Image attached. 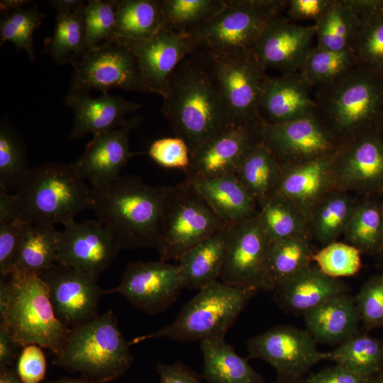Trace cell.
<instances>
[{
  "mask_svg": "<svg viewBox=\"0 0 383 383\" xmlns=\"http://www.w3.org/2000/svg\"><path fill=\"white\" fill-rule=\"evenodd\" d=\"M288 0H227L224 7L189 33L213 55L253 53L268 23L287 9Z\"/></svg>",
  "mask_w": 383,
  "mask_h": 383,
  "instance_id": "obj_8",
  "label": "cell"
},
{
  "mask_svg": "<svg viewBox=\"0 0 383 383\" xmlns=\"http://www.w3.org/2000/svg\"><path fill=\"white\" fill-rule=\"evenodd\" d=\"M272 383H305V379L283 375H277V377Z\"/></svg>",
  "mask_w": 383,
  "mask_h": 383,
  "instance_id": "obj_61",
  "label": "cell"
},
{
  "mask_svg": "<svg viewBox=\"0 0 383 383\" xmlns=\"http://www.w3.org/2000/svg\"><path fill=\"white\" fill-rule=\"evenodd\" d=\"M335 152L299 165L281 167L275 193L292 201L309 218L316 203L335 189L333 170Z\"/></svg>",
  "mask_w": 383,
  "mask_h": 383,
  "instance_id": "obj_25",
  "label": "cell"
},
{
  "mask_svg": "<svg viewBox=\"0 0 383 383\" xmlns=\"http://www.w3.org/2000/svg\"><path fill=\"white\" fill-rule=\"evenodd\" d=\"M170 186H150L138 176L91 186V209L119 250L156 248Z\"/></svg>",
  "mask_w": 383,
  "mask_h": 383,
  "instance_id": "obj_2",
  "label": "cell"
},
{
  "mask_svg": "<svg viewBox=\"0 0 383 383\" xmlns=\"http://www.w3.org/2000/svg\"><path fill=\"white\" fill-rule=\"evenodd\" d=\"M304 317L306 330L316 343L340 345L358 333L360 318L350 293L328 299Z\"/></svg>",
  "mask_w": 383,
  "mask_h": 383,
  "instance_id": "obj_27",
  "label": "cell"
},
{
  "mask_svg": "<svg viewBox=\"0 0 383 383\" xmlns=\"http://www.w3.org/2000/svg\"><path fill=\"white\" fill-rule=\"evenodd\" d=\"M20 348L6 326L0 322V368L14 363L20 354Z\"/></svg>",
  "mask_w": 383,
  "mask_h": 383,
  "instance_id": "obj_55",
  "label": "cell"
},
{
  "mask_svg": "<svg viewBox=\"0 0 383 383\" xmlns=\"http://www.w3.org/2000/svg\"><path fill=\"white\" fill-rule=\"evenodd\" d=\"M47 383H101V382L90 379L84 376H81L78 378H69V377L61 378L55 381H50Z\"/></svg>",
  "mask_w": 383,
  "mask_h": 383,
  "instance_id": "obj_60",
  "label": "cell"
},
{
  "mask_svg": "<svg viewBox=\"0 0 383 383\" xmlns=\"http://www.w3.org/2000/svg\"><path fill=\"white\" fill-rule=\"evenodd\" d=\"M262 142L281 167L335 152L340 143L314 113L281 123H262Z\"/></svg>",
  "mask_w": 383,
  "mask_h": 383,
  "instance_id": "obj_15",
  "label": "cell"
},
{
  "mask_svg": "<svg viewBox=\"0 0 383 383\" xmlns=\"http://www.w3.org/2000/svg\"><path fill=\"white\" fill-rule=\"evenodd\" d=\"M110 309L71 328L66 343L55 355L53 365L70 372L106 383L131 367L133 357Z\"/></svg>",
  "mask_w": 383,
  "mask_h": 383,
  "instance_id": "obj_6",
  "label": "cell"
},
{
  "mask_svg": "<svg viewBox=\"0 0 383 383\" xmlns=\"http://www.w3.org/2000/svg\"><path fill=\"white\" fill-rule=\"evenodd\" d=\"M164 26L161 0H118L114 39L148 40Z\"/></svg>",
  "mask_w": 383,
  "mask_h": 383,
  "instance_id": "obj_37",
  "label": "cell"
},
{
  "mask_svg": "<svg viewBox=\"0 0 383 383\" xmlns=\"http://www.w3.org/2000/svg\"><path fill=\"white\" fill-rule=\"evenodd\" d=\"M30 1L26 0H1L0 1V9L3 12H6L23 7Z\"/></svg>",
  "mask_w": 383,
  "mask_h": 383,
  "instance_id": "obj_59",
  "label": "cell"
},
{
  "mask_svg": "<svg viewBox=\"0 0 383 383\" xmlns=\"http://www.w3.org/2000/svg\"><path fill=\"white\" fill-rule=\"evenodd\" d=\"M258 291L257 288L233 287L221 281L213 282L199 289L171 323L155 333L133 338L129 345L161 338L180 342L225 338Z\"/></svg>",
  "mask_w": 383,
  "mask_h": 383,
  "instance_id": "obj_7",
  "label": "cell"
},
{
  "mask_svg": "<svg viewBox=\"0 0 383 383\" xmlns=\"http://www.w3.org/2000/svg\"><path fill=\"white\" fill-rule=\"evenodd\" d=\"M59 232L53 225L30 224L11 273L39 275L57 264Z\"/></svg>",
  "mask_w": 383,
  "mask_h": 383,
  "instance_id": "obj_35",
  "label": "cell"
},
{
  "mask_svg": "<svg viewBox=\"0 0 383 383\" xmlns=\"http://www.w3.org/2000/svg\"><path fill=\"white\" fill-rule=\"evenodd\" d=\"M184 288L179 265L138 261L127 265L119 284L105 289V295L119 293L136 308L154 314L170 306Z\"/></svg>",
  "mask_w": 383,
  "mask_h": 383,
  "instance_id": "obj_14",
  "label": "cell"
},
{
  "mask_svg": "<svg viewBox=\"0 0 383 383\" xmlns=\"http://www.w3.org/2000/svg\"><path fill=\"white\" fill-rule=\"evenodd\" d=\"M326 360L355 373L372 377L383 362V345L374 338L357 333L326 353Z\"/></svg>",
  "mask_w": 383,
  "mask_h": 383,
  "instance_id": "obj_43",
  "label": "cell"
},
{
  "mask_svg": "<svg viewBox=\"0 0 383 383\" xmlns=\"http://www.w3.org/2000/svg\"><path fill=\"white\" fill-rule=\"evenodd\" d=\"M14 196L18 218L30 224L65 226L91 209V189L71 163L46 162L31 168Z\"/></svg>",
  "mask_w": 383,
  "mask_h": 383,
  "instance_id": "obj_5",
  "label": "cell"
},
{
  "mask_svg": "<svg viewBox=\"0 0 383 383\" xmlns=\"http://www.w3.org/2000/svg\"><path fill=\"white\" fill-rule=\"evenodd\" d=\"M42 348L36 344L22 348L16 371L23 383H39L45 378L46 359Z\"/></svg>",
  "mask_w": 383,
  "mask_h": 383,
  "instance_id": "obj_51",
  "label": "cell"
},
{
  "mask_svg": "<svg viewBox=\"0 0 383 383\" xmlns=\"http://www.w3.org/2000/svg\"><path fill=\"white\" fill-rule=\"evenodd\" d=\"M18 218L14 194L0 187V224H9Z\"/></svg>",
  "mask_w": 383,
  "mask_h": 383,
  "instance_id": "obj_56",
  "label": "cell"
},
{
  "mask_svg": "<svg viewBox=\"0 0 383 383\" xmlns=\"http://www.w3.org/2000/svg\"><path fill=\"white\" fill-rule=\"evenodd\" d=\"M204 360L203 377L209 383H264V379L238 355L225 338L200 342Z\"/></svg>",
  "mask_w": 383,
  "mask_h": 383,
  "instance_id": "obj_31",
  "label": "cell"
},
{
  "mask_svg": "<svg viewBox=\"0 0 383 383\" xmlns=\"http://www.w3.org/2000/svg\"><path fill=\"white\" fill-rule=\"evenodd\" d=\"M375 133L383 139V116L377 128Z\"/></svg>",
  "mask_w": 383,
  "mask_h": 383,
  "instance_id": "obj_62",
  "label": "cell"
},
{
  "mask_svg": "<svg viewBox=\"0 0 383 383\" xmlns=\"http://www.w3.org/2000/svg\"><path fill=\"white\" fill-rule=\"evenodd\" d=\"M30 169L23 138L4 116L0 122V187L16 193Z\"/></svg>",
  "mask_w": 383,
  "mask_h": 383,
  "instance_id": "obj_41",
  "label": "cell"
},
{
  "mask_svg": "<svg viewBox=\"0 0 383 383\" xmlns=\"http://www.w3.org/2000/svg\"><path fill=\"white\" fill-rule=\"evenodd\" d=\"M258 218L271 241L310 236L309 218L295 204L274 194L260 207Z\"/></svg>",
  "mask_w": 383,
  "mask_h": 383,
  "instance_id": "obj_39",
  "label": "cell"
},
{
  "mask_svg": "<svg viewBox=\"0 0 383 383\" xmlns=\"http://www.w3.org/2000/svg\"><path fill=\"white\" fill-rule=\"evenodd\" d=\"M306 329L278 325L248 340V358L261 359L277 371V375L302 378L313 366L326 360V353Z\"/></svg>",
  "mask_w": 383,
  "mask_h": 383,
  "instance_id": "obj_13",
  "label": "cell"
},
{
  "mask_svg": "<svg viewBox=\"0 0 383 383\" xmlns=\"http://www.w3.org/2000/svg\"><path fill=\"white\" fill-rule=\"evenodd\" d=\"M280 172V164L262 142L248 156L235 175L260 209L275 194Z\"/></svg>",
  "mask_w": 383,
  "mask_h": 383,
  "instance_id": "obj_36",
  "label": "cell"
},
{
  "mask_svg": "<svg viewBox=\"0 0 383 383\" xmlns=\"http://www.w3.org/2000/svg\"><path fill=\"white\" fill-rule=\"evenodd\" d=\"M350 290L344 282L311 265L279 284L272 292L274 301L284 311L304 316L328 299Z\"/></svg>",
  "mask_w": 383,
  "mask_h": 383,
  "instance_id": "obj_26",
  "label": "cell"
},
{
  "mask_svg": "<svg viewBox=\"0 0 383 383\" xmlns=\"http://www.w3.org/2000/svg\"><path fill=\"white\" fill-rule=\"evenodd\" d=\"M48 3L56 10L75 9L84 4L81 0H52L49 1Z\"/></svg>",
  "mask_w": 383,
  "mask_h": 383,
  "instance_id": "obj_58",
  "label": "cell"
},
{
  "mask_svg": "<svg viewBox=\"0 0 383 383\" xmlns=\"http://www.w3.org/2000/svg\"><path fill=\"white\" fill-rule=\"evenodd\" d=\"M156 372L160 376L159 383H202L201 377L180 361L158 363Z\"/></svg>",
  "mask_w": 383,
  "mask_h": 383,
  "instance_id": "obj_54",
  "label": "cell"
},
{
  "mask_svg": "<svg viewBox=\"0 0 383 383\" xmlns=\"http://www.w3.org/2000/svg\"><path fill=\"white\" fill-rule=\"evenodd\" d=\"M84 6L57 10L53 34L44 41V52L62 66L72 64L86 51Z\"/></svg>",
  "mask_w": 383,
  "mask_h": 383,
  "instance_id": "obj_34",
  "label": "cell"
},
{
  "mask_svg": "<svg viewBox=\"0 0 383 383\" xmlns=\"http://www.w3.org/2000/svg\"><path fill=\"white\" fill-rule=\"evenodd\" d=\"M59 232L57 264L84 271L95 278L109 268L119 248L97 221H74Z\"/></svg>",
  "mask_w": 383,
  "mask_h": 383,
  "instance_id": "obj_20",
  "label": "cell"
},
{
  "mask_svg": "<svg viewBox=\"0 0 383 383\" xmlns=\"http://www.w3.org/2000/svg\"><path fill=\"white\" fill-rule=\"evenodd\" d=\"M311 239L299 235L271 243L262 290L272 292L279 284L311 265L314 251Z\"/></svg>",
  "mask_w": 383,
  "mask_h": 383,
  "instance_id": "obj_33",
  "label": "cell"
},
{
  "mask_svg": "<svg viewBox=\"0 0 383 383\" xmlns=\"http://www.w3.org/2000/svg\"><path fill=\"white\" fill-rule=\"evenodd\" d=\"M0 383H23L16 370L9 367L0 368Z\"/></svg>",
  "mask_w": 383,
  "mask_h": 383,
  "instance_id": "obj_57",
  "label": "cell"
},
{
  "mask_svg": "<svg viewBox=\"0 0 383 383\" xmlns=\"http://www.w3.org/2000/svg\"><path fill=\"white\" fill-rule=\"evenodd\" d=\"M69 91L109 94L113 88L150 93L129 49L116 40L86 51L74 61Z\"/></svg>",
  "mask_w": 383,
  "mask_h": 383,
  "instance_id": "obj_10",
  "label": "cell"
},
{
  "mask_svg": "<svg viewBox=\"0 0 383 383\" xmlns=\"http://www.w3.org/2000/svg\"><path fill=\"white\" fill-rule=\"evenodd\" d=\"M335 189L383 194V139L370 133L340 145L333 162Z\"/></svg>",
  "mask_w": 383,
  "mask_h": 383,
  "instance_id": "obj_19",
  "label": "cell"
},
{
  "mask_svg": "<svg viewBox=\"0 0 383 383\" xmlns=\"http://www.w3.org/2000/svg\"><path fill=\"white\" fill-rule=\"evenodd\" d=\"M372 377L362 375L335 365L313 373L305 383H372Z\"/></svg>",
  "mask_w": 383,
  "mask_h": 383,
  "instance_id": "obj_52",
  "label": "cell"
},
{
  "mask_svg": "<svg viewBox=\"0 0 383 383\" xmlns=\"http://www.w3.org/2000/svg\"><path fill=\"white\" fill-rule=\"evenodd\" d=\"M189 181L226 225L250 219L259 212L257 203L235 174Z\"/></svg>",
  "mask_w": 383,
  "mask_h": 383,
  "instance_id": "obj_28",
  "label": "cell"
},
{
  "mask_svg": "<svg viewBox=\"0 0 383 383\" xmlns=\"http://www.w3.org/2000/svg\"><path fill=\"white\" fill-rule=\"evenodd\" d=\"M311 89L299 72L275 77L267 75L259 100L261 120L266 123H281L314 113Z\"/></svg>",
  "mask_w": 383,
  "mask_h": 383,
  "instance_id": "obj_23",
  "label": "cell"
},
{
  "mask_svg": "<svg viewBox=\"0 0 383 383\" xmlns=\"http://www.w3.org/2000/svg\"><path fill=\"white\" fill-rule=\"evenodd\" d=\"M343 236L361 253L383 249L382 203L370 199L356 201Z\"/></svg>",
  "mask_w": 383,
  "mask_h": 383,
  "instance_id": "obj_40",
  "label": "cell"
},
{
  "mask_svg": "<svg viewBox=\"0 0 383 383\" xmlns=\"http://www.w3.org/2000/svg\"><path fill=\"white\" fill-rule=\"evenodd\" d=\"M356 201L348 192L335 189L320 199L309 217L311 238L323 247L343 235Z\"/></svg>",
  "mask_w": 383,
  "mask_h": 383,
  "instance_id": "obj_32",
  "label": "cell"
},
{
  "mask_svg": "<svg viewBox=\"0 0 383 383\" xmlns=\"http://www.w3.org/2000/svg\"><path fill=\"white\" fill-rule=\"evenodd\" d=\"M227 0H161L164 25L189 33L220 11Z\"/></svg>",
  "mask_w": 383,
  "mask_h": 383,
  "instance_id": "obj_44",
  "label": "cell"
},
{
  "mask_svg": "<svg viewBox=\"0 0 383 383\" xmlns=\"http://www.w3.org/2000/svg\"><path fill=\"white\" fill-rule=\"evenodd\" d=\"M64 101L74 114L72 129L68 135L70 140L80 139L88 133L94 135L117 128L126 123V116L142 106L109 94L94 98L89 93L68 91Z\"/></svg>",
  "mask_w": 383,
  "mask_h": 383,
  "instance_id": "obj_24",
  "label": "cell"
},
{
  "mask_svg": "<svg viewBox=\"0 0 383 383\" xmlns=\"http://www.w3.org/2000/svg\"><path fill=\"white\" fill-rule=\"evenodd\" d=\"M315 37L314 24L299 25L280 14L268 23L254 53L265 70L273 68L282 74L299 72L315 46Z\"/></svg>",
  "mask_w": 383,
  "mask_h": 383,
  "instance_id": "obj_21",
  "label": "cell"
},
{
  "mask_svg": "<svg viewBox=\"0 0 383 383\" xmlns=\"http://www.w3.org/2000/svg\"><path fill=\"white\" fill-rule=\"evenodd\" d=\"M45 15L36 3L28 8H19L3 12L0 19V46L4 43H12L18 51L27 52L30 60L35 58L33 33L41 25Z\"/></svg>",
  "mask_w": 383,
  "mask_h": 383,
  "instance_id": "obj_45",
  "label": "cell"
},
{
  "mask_svg": "<svg viewBox=\"0 0 383 383\" xmlns=\"http://www.w3.org/2000/svg\"><path fill=\"white\" fill-rule=\"evenodd\" d=\"M359 17L352 50L357 65L383 73V0H350Z\"/></svg>",
  "mask_w": 383,
  "mask_h": 383,
  "instance_id": "obj_30",
  "label": "cell"
},
{
  "mask_svg": "<svg viewBox=\"0 0 383 383\" xmlns=\"http://www.w3.org/2000/svg\"><path fill=\"white\" fill-rule=\"evenodd\" d=\"M30 224L18 218L0 224V273L10 274L13 268L24 235Z\"/></svg>",
  "mask_w": 383,
  "mask_h": 383,
  "instance_id": "obj_50",
  "label": "cell"
},
{
  "mask_svg": "<svg viewBox=\"0 0 383 383\" xmlns=\"http://www.w3.org/2000/svg\"><path fill=\"white\" fill-rule=\"evenodd\" d=\"M377 383H383V374L382 375L379 377Z\"/></svg>",
  "mask_w": 383,
  "mask_h": 383,
  "instance_id": "obj_63",
  "label": "cell"
},
{
  "mask_svg": "<svg viewBox=\"0 0 383 383\" xmlns=\"http://www.w3.org/2000/svg\"><path fill=\"white\" fill-rule=\"evenodd\" d=\"M361 252L347 243L335 241L314 252L313 261L325 274L335 279L353 276L362 265Z\"/></svg>",
  "mask_w": 383,
  "mask_h": 383,
  "instance_id": "obj_47",
  "label": "cell"
},
{
  "mask_svg": "<svg viewBox=\"0 0 383 383\" xmlns=\"http://www.w3.org/2000/svg\"><path fill=\"white\" fill-rule=\"evenodd\" d=\"M315 114L340 144L375 133L383 116V73L357 65L316 89Z\"/></svg>",
  "mask_w": 383,
  "mask_h": 383,
  "instance_id": "obj_3",
  "label": "cell"
},
{
  "mask_svg": "<svg viewBox=\"0 0 383 383\" xmlns=\"http://www.w3.org/2000/svg\"><path fill=\"white\" fill-rule=\"evenodd\" d=\"M262 121L232 125L190 155L186 179L194 180L235 174L248 156L262 143Z\"/></svg>",
  "mask_w": 383,
  "mask_h": 383,
  "instance_id": "obj_17",
  "label": "cell"
},
{
  "mask_svg": "<svg viewBox=\"0 0 383 383\" xmlns=\"http://www.w3.org/2000/svg\"><path fill=\"white\" fill-rule=\"evenodd\" d=\"M360 320L366 325H383V276L370 279L355 297Z\"/></svg>",
  "mask_w": 383,
  "mask_h": 383,
  "instance_id": "obj_49",
  "label": "cell"
},
{
  "mask_svg": "<svg viewBox=\"0 0 383 383\" xmlns=\"http://www.w3.org/2000/svg\"><path fill=\"white\" fill-rule=\"evenodd\" d=\"M382 205H383V203H382Z\"/></svg>",
  "mask_w": 383,
  "mask_h": 383,
  "instance_id": "obj_64",
  "label": "cell"
},
{
  "mask_svg": "<svg viewBox=\"0 0 383 383\" xmlns=\"http://www.w3.org/2000/svg\"><path fill=\"white\" fill-rule=\"evenodd\" d=\"M225 226L189 180L170 186L155 248L160 260H178Z\"/></svg>",
  "mask_w": 383,
  "mask_h": 383,
  "instance_id": "obj_9",
  "label": "cell"
},
{
  "mask_svg": "<svg viewBox=\"0 0 383 383\" xmlns=\"http://www.w3.org/2000/svg\"><path fill=\"white\" fill-rule=\"evenodd\" d=\"M0 319L21 348L36 344L55 355L71 330L56 316L44 282L33 274L1 276Z\"/></svg>",
  "mask_w": 383,
  "mask_h": 383,
  "instance_id": "obj_4",
  "label": "cell"
},
{
  "mask_svg": "<svg viewBox=\"0 0 383 383\" xmlns=\"http://www.w3.org/2000/svg\"><path fill=\"white\" fill-rule=\"evenodd\" d=\"M213 55L231 123L233 125L261 123L259 100L267 75L255 53Z\"/></svg>",
  "mask_w": 383,
  "mask_h": 383,
  "instance_id": "obj_12",
  "label": "cell"
},
{
  "mask_svg": "<svg viewBox=\"0 0 383 383\" xmlns=\"http://www.w3.org/2000/svg\"><path fill=\"white\" fill-rule=\"evenodd\" d=\"M161 112L190 155L206 141L233 125L218 81L214 57L199 49L172 74Z\"/></svg>",
  "mask_w": 383,
  "mask_h": 383,
  "instance_id": "obj_1",
  "label": "cell"
},
{
  "mask_svg": "<svg viewBox=\"0 0 383 383\" xmlns=\"http://www.w3.org/2000/svg\"><path fill=\"white\" fill-rule=\"evenodd\" d=\"M45 284L57 318L72 328L98 316L105 289L98 279L72 267L56 264L39 274Z\"/></svg>",
  "mask_w": 383,
  "mask_h": 383,
  "instance_id": "obj_18",
  "label": "cell"
},
{
  "mask_svg": "<svg viewBox=\"0 0 383 383\" xmlns=\"http://www.w3.org/2000/svg\"><path fill=\"white\" fill-rule=\"evenodd\" d=\"M231 225L185 252L178 260L184 287L199 290L219 281L223 269Z\"/></svg>",
  "mask_w": 383,
  "mask_h": 383,
  "instance_id": "obj_29",
  "label": "cell"
},
{
  "mask_svg": "<svg viewBox=\"0 0 383 383\" xmlns=\"http://www.w3.org/2000/svg\"><path fill=\"white\" fill-rule=\"evenodd\" d=\"M332 0H289L286 17L292 22L301 20L317 21Z\"/></svg>",
  "mask_w": 383,
  "mask_h": 383,
  "instance_id": "obj_53",
  "label": "cell"
},
{
  "mask_svg": "<svg viewBox=\"0 0 383 383\" xmlns=\"http://www.w3.org/2000/svg\"><path fill=\"white\" fill-rule=\"evenodd\" d=\"M148 154L157 165L167 169H179L184 172L190 162V150L187 143L177 136L153 141Z\"/></svg>",
  "mask_w": 383,
  "mask_h": 383,
  "instance_id": "obj_48",
  "label": "cell"
},
{
  "mask_svg": "<svg viewBox=\"0 0 383 383\" xmlns=\"http://www.w3.org/2000/svg\"><path fill=\"white\" fill-rule=\"evenodd\" d=\"M143 119L133 116L120 127L94 135L84 152L71 162L79 177L91 185L111 182L135 155L129 148V135Z\"/></svg>",
  "mask_w": 383,
  "mask_h": 383,
  "instance_id": "obj_22",
  "label": "cell"
},
{
  "mask_svg": "<svg viewBox=\"0 0 383 383\" xmlns=\"http://www.w3.org/2000/svg\"><path fill=\"white\" fill-rule=\"evenodd\" d=\"M271 243L257 215L231 224L219 281L233 287L262 290Z\"/></svg>",
  "mask_w": 383,
  "mask_h": 383,
  "instance_id": "obj_16",
  "label": "cell"
},
{
  "mask_svg": "<svg viewBox=\"0 0 383 383\" xmlns=\"http://www.w3.org/2000/svg\"><path fill=\"white\" fill-rule=\"evenodd\" d=\"M113 40L131 52L149 92L162 98L176 68L186 57L201 49L199 41L192 34L177 32L165 26L148 40Z\"/></svg>",
  "mask_w": 383,
  "mask_h": 383,
  "instance_id": "obj_11",
  "label": "cell"
},
{
  "mask_svg": "<svg viewBox=\"0 0 383 383\" xmlns=\"http://www.w3.org/2000/svg\"><path fill=\"white\" fill-rule=\"evenodd\" d=\"M118 0H90L84 6L87 51L114 39Z\"/></svg>",
  "mask_w": 383,
  "mask_h": 383,
  "instance_id": "obj_46",
  "label": "cell"
},
{
  "mask_svg": "<svg viewBox=\"0 0 383 383\" xmlns=\"http://www.w3.org/2000/svg\"><path fill=\"white\" fill-rule=\"evenodd\" d=\"M359 23L357 14L346 0H332L314 22L316 45L331 51L352 49Z\"/></svg>",
  "mask_w": 383,
  "mask_h": 383,
  "instance_id": "obj_38",
  "label": "cell"
},
{
  "mask_svg": "<svg viewBox=\"0 0 383 383\" xmlns=\"http://www.w3.org/2000/svg\"><path fill=\"white\" fill-rule=\"evenodd\" d=\"M357 66L352 49L331 51L316 45L299 72L312 89H318L338 80Z\"/></svg>",
  "mask_w": 383,
  "mask_h": 383,
  "instance_id": "obj_42",
  "label": "cell"
}]
</instances>
